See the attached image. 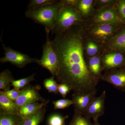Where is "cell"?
Returning <instances> with one entry per match:
<instances>
[{
	"instance_id": "1",
	"label": "cell",
	"mask_w": 125,
	"mask_h": 125,
	"mask_svg": "<svg viewBox=\"0 0 125 125\" xmlns=\"http://www.w3.org/2000/svg\"><path fill=\"white\" fill-rule=\"evenodd\" d=\"M83 39L82 25H76L55 35L51 41L58 61L56 79L60 83L69 85L74 93L94 92L99 81L87 68Z\"/></svg>"
},
{
	"instance_id": "2",
	"label": "cell",
	"mask_w": 125,
	"mask_h": 125,
	"mask_svg": "<svg viewBox=\"0 0 125 125\" xmlns=\"http://www.w3.org/2000/svg\"><path fill=\"white\" fill-rule=\"evenodd\" d=\"M61 5L60 0H58L52 4L28 10L25 12V16L43 25L45 27L46 32H51Z\"/></svg>"
},
{
	"instance_id": "3",
	"label": "cell",
	"mask_w": 125,
	"mask_h": 125,
	"mask_svg": "<svg viewBox=\"0 0 125 125\" xmlns=\"http://www.w3.org/2000/svg\"><path fill=\"white\" fill-rule=\"evenodd\" d=\"M82 27L84 37L103 47L124 28L110 24H83Z\"/></svg>"
},
{
	"instance_id": "4",
	"label": "cell",
	"mask_w": 125,
	"mask_h": 125,
	"mask_svg": "<svg viewBox=\"0 0 125 125\" xmlns=\"http://www.w3.org/2000/svg\"><path fill=\"white\" fill-rule=\"evenodd\" d=\"M84 23V21L75 7L62 4L51 33L60 34L73 26L83 25Z\"/></svg>"
},
{
	"instance_id": "5",
	"label": "cell",
	"mask_w": 125,
	"mask_h": 125,
	"mask_svg": "<svg viewBox=\"0 0 125 125\" xmlns=\"http://www.w3.org/2000/svg\"><path fill=\"white\" fill-rule=\"evenodd\" d=\"M115 5L95 10L93 15L83 24H110L125 27V23L118 15Z\"/></svg>"
},
{
	"instance_id": "6",
	"label": "cell",
	"mask_w": 125,
	"mask_h": 125,
	"mask_svg": "<svg viewBox=\"0 0 125 125\" xmlns=\"http://www.w3.org/2000/svg\"><path fill=\"white\" fill-rule=\"evenodd\" d=\"M46 33V40L43 46V54L37 63L40 66L48 70L52 76L55 77L58 68L57 55L52 48L49 37V33Z\"/></svg>"
},
{
	"instance_id": "7",
	"label": "cell",
	"mask_w": 125,
	"mask_h": 125,
	"mask_svg": "<svg viewBox=\"0 0 125 125\" xmlns=\"http://www.w3.org/2000/svg\"><path fill=\"white\" fill-rule=\"evenodd\" d=\"M2 42L5 51L4 56L0 58L1 63L10 62L12 64L20 68H23L26 65L33 62L37 63L39 60L32 58L28 55L15 51L9 47H6Z\"/></svg>"
},
{
	"instance_id": "8",
	"label": "cell",
	"mask_w": 125,
	"mask_h": 125,
	"mask_svg": "<svg viewBox=\"0 0 125 125\" xmlns=\"http://www.w3.org/2000/svg\"><path fill=\"white\" fill-rule=\"evenodd\" d=\"M101 65L105 71L125 67V54L117 51L104 53L101 56Z\"/></svg>"
},
{
	"instance_id": "9",
	"label": "cell",
	"mask_w": 125,
	"mask_h": 125,
	"mask_svg": "<svg viewBox=\"0 0 125 125\" xmlns=\"http://www.w3.org/2000/svg\"><path fill=\"white\" fill-rule=\"evenodd\" d=\"M106 92L104 90L98 97H96L87 107L83 115L88 118H92L94 121L98 120L105 112Z\"/></svg>"
},
{
	"instance_id": "10",
	"label": "cell",
	"mask_w": 125,
	"mask_h": 125,
	"mask_svg": "<svg viewBox=\"0 0 125 125\" xmlns=\"http://www.w3.org/2000/svg\"><path fill=\"white\" fill-rule=\"evenodd\" d=\"M102 80L113 85L122 92L125 91V67L105 71Z\"/></svg>"
},
{
	"instance_id": "11",
	"label": "cell",
	"mask_w": 125,
	"mask_h": 125,
	"mask_svg": "<svg viewBox=\"0 0 125 125\" xmlns=\"http://www.w3.org/2000/svg\"><path fill=\"white\" fill-rule=\"evenodd\" d=\"M45 101L39 93L37 88L33 86H27L21 90L19 97L15 102L18 108L24 105L36 102Z\"/></svg>"
},
{
	"instance_id": "12",
	"label": "cell",
	"mask_w": 125,
	"mask_h": 125,
	"mask_svg": "<svg viewBox=\"0 0 125 125\" xmlns=\"http://www.w3.org/2000/svg\"><path fill=\"white\" fill-rule=\"evenodd\" d=\"M97 90L89 93H74L72 100L75 111L83 115L90 103L96 97Z\"/></svg>"
},
{
	"instance_id": "13",
	"label": "cell",
	"mask_w": 125,
	"mask_h": 125,
	"mask_svg": "<svg viewBox=\"0 0 125 125\" xmlns=\"http://www.w3.org/2000/svg\"><path fill=\"white\" fill-rule=\"evenodd\" d=\"M111 51L120 52L125 54V27L103 47L102 54Z\"/></svg>"
},
{
	"instance_id": "14",
	"label": "cell",
	"mask_w": 125,
	"mask_h": 125,
	"mask_svg": "<svg viewBox=\"0 0 125 125\" xmlns=\"http://www.w3.org/2000/svg\"><path fill=\"white\" fill-rule=\"evenodd\" d=\"M96 0H78L75 8L84 23L93 15L95 10Z\"/></svg>"
},
{
	"instance_id": "15",
	"label": "cell",
	"mask_w": 125,
	"mask_h": 125,
	"mask_svg": "<svg viewBox=\"0 0 125 125\" xmlns=\"http://www.w3.org/2000/svg\"><path fill=\"white\" fill-rule=\"evenodd\" d=\"M102 55L85 58L87 68L90 73L98 80H102L103 71L101 65Z\"/></svg>"
},
{
	"instance_id": "16",
	"label": "cell",
	"mask_w": 125,
	"mask_h": 125,
	"mask_svg": "<svg viewBox=\"0 0 125 125\" xmlns=\"http://www.w3.org/2000/svg\"><path fill=\"white\" fill-rule=\"evenodd\" d=\"M83 47L85 58H90L102 54L103 47L83 36Z\"/></svg>"
},
{
	"instance_id": "17",
	"label": "cell",
	"mask_w": 125,
	"mask_h": 125,
	"mask_svg": "<svg viewBox=\"0 0 125 125\" xmlns=\"http://www.w3.org/2000/svg\"><path fill=\"white\" fill-rule=\"evenodd\" d=\"M48 102V101H46L41 103L36 102L24 105L19 109V116L22 119L31 116L45 107Z\"/></svg>"
},
{
	"instance_id": "18",
	"label": "cell",
	"mask_w": 125,
	"mask_h": 125,
	"mask_svg": "<svg viewBox=\"0 0 125 125\" xmlns=\"http://www.w3.org/2000/svg\"><path fill=\"white\" fill-rule=\"evenodd\" d=\"M0 108L1 112L19 115V108L15 102L6 97L2 91L0 92Z\"/></svg>"
},
{
	"instance_id": "19",
	"label": "cell",
	"mask_w": 125,
	"mask_h": 125,
	"mask_svg": "<svg viewBox=\"0 0 125 125\" xmlns=\"http://www.w3.org/2000/svg\"><path fill=\"white\" fill-rule=\"evenodd\" d=\"M46 108H43L31 116L26 118H21L20 125H39L44 118Z\"/></svg>"
},
{
	"instance_id": "20",
	"label": "cell",
	"mask_w": 125,
	"mask_h": 125,
	"mask_svg": "<svg viewBox=\"0 0 125 125\" xmlns=\"http://www.w3.org/2000/svg\"><path fill=\"white\" fill-rule=\"evenodd\" d=\"M14 79L11 72L9 70L2 71L0 74V89L3 91L9 90L10 85Z\"/></svg>"
},
{
	"instance_id": "21",
	"label": "cell",
	"mask_w": 125,
	"mask_h": 125,
	"mask_svg": "<svg viewBox=\"0 0 125 125\" xmlns=\"http://www.w3.org/2000/svg\"><path fill=\"white\" fill-rule=\"evenodd\" d=\"M21 119L19 115L1 112L0 125H20Z\"/></svg>"
},
{
	"instance_id": "22",
	"label": "cell",
	"mask_w": 125,
	"mask_h": 125,
	"mask_svg": "<svg viewBox=\"0 0 125 125\" xmlns=\"http://www.w3.org/2000/svg\"><path fill=\"white\" fill-rule=\"evenodd\" d=\"M69 125H93L90 119L78 112H74L73 118Z\"/></svg>"
},
{
	"instance_id": "23",
	"label": "cell",
	"mask_w": 125,
	"mask_h": 125,
	"mask_svg": "<svg viewBox=\"0 0 125 125\" xmlns=\"http://www.w3.org/2000/svg\"><path fill=\"white\" fill-rule=\"evenodd\" d=\"M35 74H34L26 78L18 80H14L11 83V85L13 86L15 88L20 90V89H22L26 87L30 82L35 80Z\"/></svg>"
},
{
	"instance_id": "24",
	"label": "cell",
	"mask_w": 125,
	"mask_h": 125,
	"mask_svg": "<svg viewBox=\"0 0 125 125\" xmlns=\"http://www.w3.org/2000/svg\"><path fill=\"white\" fill-rule=\"evenodd\" d=\"M53 76L45 79L43 81V85L48 92L51 93L57 94L58 92V86L59 84L54 80Z\"/></svg>"
},
{
	"instance_id": "25",
	"label": "cell",
	"mask_w": 125,
	"mask_h": 125,
	"mask_svg": "<svg viewBox=\"0 0 125 125\" xmlns=\"http://www.w3.org/2000/svg\"><path fill=\"white\" fill-rule=\"evenodd\" d=\"M56 0H30L28 6V10H32L44 6L52 4L57 2Z\"/></svg>"
},
{
	"instance_id": "26",
	"label": "cell",
	"mask_w": 125,
	"mask_h": 125,
	"mask_svg": "<svg viewBox=\"0 0 125 125\" xmlns=\"http://www.w3.org/2000/svg\"><path fill=\"white\" fill-rule=\"evenodd\" d=\"M66 117L59 114H54L51 116L48 121V125H65L64 121Z\"/></svg>"
},
{
	"instance_id": "27",
	"label": "cell",
	"mask_w": 125,
	"mask_h": 125,
	"mask_svg": "<svg viewBox=\"0 0 125 125\" xmlns=\"http://www.w3.org/2000/svg\"><path fill=\"white\" fill-rule=\"evenodd\" d=\"M55 109H63L73 105L72 100L67 99H60L53 102Z\"/></svg>"
},
{
	"instance_id": "28",
	"label": "cell",
	"mask_w": 125,
	"mask_h": 125,
	"mask_svg": "<svg viewBox=\"0 0 125 125\" xmlns=\"http://www.w3.org/2000/svg\"><path fill=\"white\" fill-rule=\"evenodd\" d=\"M115 5L118 15L125 23V0H117Z\"/></svg>"
},
{
	"instance_id": "29",
	"label": "cell",
	"mask_w": 125,
	"mask_h": 125,
	"mask_svg": "<svg viewBox=\"0 0 125 125\" xmlns=\"http://www.w3.org/2000/svg\"><path fill=\"white\" fill-rule=\"evenodd\" d=\"M117 1V0H96L95 10L106 6L115 5Z\"/></svg>"
},
{
	"instance_id": "30",
	"label": "cell",
	"mask_w": 125,
	"mask_h": 125,
	"mask_svg": "<svg viewBox=\"0 0 125 125\" xmlns=\"http://www.w3.org/2000/svg\"><path fill=\"white\" fill-rule=\"evenodd\" d=\"M2 92L8 98L15 102L19 97L20 94L21 90L14 88L10 90Z\"/></svg>"
},
{
	"instance_id": "31",
	"label": "cell",
	"mask_w": 125,
	"mask_h": 125,
	"mask_svg": "<svg viewBox=\"0 0 125 125\" xmlns=\"http://www.w3.org/2000/svg\"><path fill=\"white\" fill-rule=\"evenodd\" d=\"M71 90L70 87L66 84L60 83L58 85V92L63 98L65 97Z\"/></svg>"
},
{
	"instance_id": "32",
	"label": "cell",
	"mask_w": 125,
	"mask_h": 125,
	"mask_svg": "<svg viewBox=\"0 0 125 125\" xmlns=\"http://www.w3.org/2000/svg\"><path fill=\"white\" fill-rule=\"evenodd\" d=\"M62 5L72 6L75 8L78 1V0H61Z\"/></svg>"
},
{
	"instance_id": "33",
	"label": "cell",
	"mask_w": 125,
	"mask_h": 125,
	"mask_svg": "<svg viewBox=\"0 0 125 125\" xmlns=\"http://www.w3.org/2000/svg\"><path fill=\"white\" fill-rule=\"evenodd\" d=\"M93 125H101L99 123L98 120H96L94 121Z\"/></svg>"
}]
</instances>
